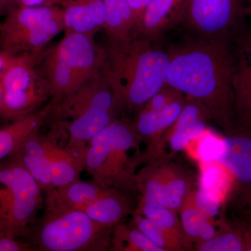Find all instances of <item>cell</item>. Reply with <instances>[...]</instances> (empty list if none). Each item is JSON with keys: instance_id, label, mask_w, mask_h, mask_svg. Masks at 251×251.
Segmentation results:
<instances>
[{"instance_id": "20", "label": "cell", "mask_w": 251, "mask_h": 251, "mask_svg": "<svg viewBox=\"0 0 251 251\" xmlns=\"http://www.w3.org/2000/svg\"><path fill=\"white\" fill-rule=\"evenodd\" d=\"M136 191L140 194L138 204L155 208H168V198L161 173L160 161L145 164L137 172Z\"/></svg>"}, {"instance_id": "23", "label": "cell", "mask_w": 251, "mask_h": 251, "mask_svg": "<svg viewBox=\"0 0 251 251\" xmlns=\"http://www.w3.org/2000/svg\"><path fill=\"white\" fill-rule=\"evenodd\" d=\"M196 190L193 188L191 191L179 211L183 228L194 244L209 239L214 230L213 220L208 218L198 206Z\"/></svg>"}, {"instance_id": "28", "label": "cell", "mask_w": 251, "mask_h": 251, "mask_svg": "<svg viewBox=\"0 0 251 251\" xmlns=\"http://www.w3.org/2000/svg\"><path fill=\"white\" fill-rule=\"evenodd\" d=\"M194 249L198 251H245L242 228H234L225 222L215 237L196 244Z\"/></svg>"}, {"instance_id": "31", "label": "cell", "mask_w": 251, "mask_h": 251, "mask_svg": "<svg viewBox=\"0 0 251 251\" xmlns=\"http://www.w3.org/2000/svg\"><path fill=\"white\" fill-rule=\"evenodd\" d=\"M30 244L0 232V251H32Z\"/></svg>"}, {"instance_id": "4", "label": "cell", "mask_w": 251, "mask_h": 251, "mask_svg": "<svg viewBox=\"0 0 251 251\" xmlns=\"http://www.w3.org/2000/svg\"><path fill=\"white\" fill-rule=\"evenodd\" d=\"M44 213L26 233L34 251H105L111 248L113 227L93 221L84 211L59 204L49 193Z\"/></svg>"}, {"instance_id": "40", "label": "cell", "mask_w": 251, "mask_h": 251, "mask_svg": "<svg viewBox=\"0 0 251 251\" xmlns=\"http://www.w3.org/2000/svg\"><path fill=\"white\" fill-rule=\"evenodd\" d=\"M1 11H2V9H1V4H0V13H1Z\"/></svg>"}, {"instance_id": "14", "label": "cell", "mask_w": 251, "mask_h": 251, "mask_svg": "<svg viewBox=\"0 0 251 251\" xmlns=\"http://www.w3.org/2000/svg\"><path fill=\"white\" fill-rule=\"evenodd\" d=\"M44 149L54 188L80 179L81 173L85 170L86 150L62 148L50 137H44Z\"/></svg>"}, {"instance_id": "26", "label": "cell", "mask_w": 251, "mask_h": 251, "mask_svg": "<svg viewBox=\"0 0 251 251\" xmlns=\"http://www.w3.org/2000/svg\"><path fill=\"white\" fill-rule=\"evenodd\" d=\"M113 251H163L131 225L114 226L111 248Z\"/></svg>"}, {"instance_id": "11", "label": "cell", "mask_w": 251, "mask_h": 251, "mask_svg": "<svg viewBox=\"0 0 251 251\" xmlns=\"http://www.w3.org/2000/svg\"><path fill=\"white\" fill-rule=\"evenodd\" d=\"M52 49L82 85L101 72L103 46L96 42L94 36L80 33L64 34L62 40Z\"/></svg>"}, {"instance_id": "15", "label": "cell", "mask_w": 251, "mask_h": 251, "mask_svg": "<svg viewBox=\"0 0 251 251\" xmlns=\"http://www.w3.org/2000/svg\"><path fill=\"white\" fill-rule=\"evenodd\" d=\"M52 105L50 101L39 110L16 119L0 128V161L14 153L26 140L39 133L50 120Z\"/></svg>"}, {"instance_id": "32", "label": "cell", "mask_w": 251, "mask_h": 251, "mask_svg": "<svg viewBox=\"0 0 251 251\" xmlns=\"http://www.w3.org/2000/svg\"><path fill=\"white\" fill-rule=\"evenodd\" d=\"M133 21L132 36L141 24L145 10L148 7V0H128Z\"/></svg>"}, {"instance_id": "10", "label": "cell", "mask_w": 251, "mask_h": 251, "mask_svg": "<svg viewBox=\"0 0 251 251\" xmlns=\"http://www.w3.org/2000/svg\"><path fill=\"white\" fill-rule=\"evenodd\" d=\"M232 85L237 128L251 134V25L233 41Z\"/></svg>"}, {"instance_id": "41", "label": "cell", "mask_w": 251, "mask_h": 251, "mask_svg": "<svg viewBox=\"0 0 251 251\" xmlns=\"http://www.w3.org/2000/svg\"><path fill=\"white\" fill-rule=\"evenodd\" d=\"M151 1V0H148V4H150V1Z\"/></svg>"}, {"instance_id": "39", "label": "cell", "mask_w": 251, "mask_h": 251, "mask_svg": "<svg viewBox=\"0 0 251 251\" xmlns=\"http://www.w3.org/2000/svg\"><path fill=\"white\" fill-rule=\"evenodd\" d=\"M1 87H0V100H1Z\"/></svg>"}, {"instance_id": "24", "label": "cell", "mask_w": 251, "mask_h": 251, "mask_svg": "<svg viewBox=\"0 0 251 251\" xmlns=\"http://www.w3.org/2000/svg\"><path fill=\"white\" fill-rule=\"evenodd\" d=\"M108 39H125L131 36L133 21L128 0H103Z\"/></svg>"}, {"instance_id": "38", "label": "cell", "mask_w": 251, "mask_h": 251, "mask_svg": "<svg viewBox=\"0 0 251 251\" xmlns=\"http://www.w3.org/2000/svg\"><path fill=\"white\" fill-rule=\"evenodd\" d=\"M248 16H249V18H251V4L250 7H249V11H248Z\"/></svg>"}, {"instance_id": "19", "label": "cell", "mask_w": 251, "mask_h": 251, "mask_svg": "<svg viewBox=\"0 0 251 251\" xmlns=\"http://www.w3.org/2000/svg\"><path fill=\"white\" fill-rule=\"evenodd\" d=\"M62 16L58 4L39 6H18L8 13L0 23V40L19 34L29 28L49 23Z\"/></svg>"}, {"instance_id": "36", "label": "cell", "mask_w": 251, "mask_h": 251, "mask_svg": "<svg viewBox=\"0 0 251 251\" xmlns=\"http://www.w3.org/2000/svg\"><path fill=\"white\" fill-rule=\"evenodd\" d=\"M242 230L245 243V251H251V234L243 228Z\"/></svg>"}, {"instance_id": "6", "label": "cell", "mask_w": 251, "mask_h": 251, "mask_svg": "<svg viewBox=\"0 0 251 251\" xmlns=\"http://www.w3.org/2000/svg\"><path fill=\"white\" fill-rule=\"evenodd\" d=\"M44 191L27 170L9 158L0 161V232L23 238L44 207Z\"/></svg>"}, {"instance_id": "9", "label": "cell", "mask_w": 251, "mask_h": 251, "mask_svg": "<svg viewBox=\"0 0 251 251\" xmlns=\"http://www.w3.org/2000/svg\"><path fill=\"white\" fill-rule=\"evenodd\" d=\"M224 153L219 162L230 173V200L240 209L251 204V134L237 128L225 134Z\"/></svg>"}, {"instance_id": "29", "label": "cell", "mask_w": 251, "mask_h": 251, "mask_svg": "<svg viewBox=\"0 0 251 251\" xmlns=\"http://www.w3.org/2000/svg\"><path fill=\"white\" fill-rule=\"evenodd\" d=\"M184 97L185 95L182 92L166 83L141 108L147 110L160 111L173 102L184 98Z\"/></svg>"}, {"instance_id": "2", "label": "cell", "mask_w": 251, "mask_h": 251, "mask_svg": "<svg viewBox=\"0 0 251 251\" xmlns=\"http://www.w3.org/2000/svg\"><path fill=\"white\" fill-rule=\"evenodd\" d=\"M103 49L101 72L123 110H139L166 85L169 54L153 41L134 36L108 39Z\"/></svg>"}, {"instance_id": "25", "label": "cell", "mask_w": 251, "mask_h": 251, "mask_svg": "<svg viewBox=\"0 0 251 251\" xmlns=\"http://www.w3.org/2000/svg\"><path fill=\"white\" fill-rule=\"evenodd\" d=\"M138 214L146 217L151 222L179 238L184 244L186 251L195 250L193 242L185 232L179 218V213L168 208H155L138 204L135 208L133 215Z\"/></svg>"}, {"instance_id": "33", "label": "cell", "mask_w": 251, "mask_h": 251, "mask_svg": "<svg viewBox=\"0 0 251 251\" xmlns=\"http://www.w3.org/2000/svg\"><path fill=\"white\" fill-rule=\"evenodd\" d=\"M62 0H19L18 6H39L44 5L59 4Z\"/></svg>"}, {"instance_id": "22", "label": "cell", "mask_w": 251, "mask_h": 251, "mask_svg": "<svg viewBox=\"0 0 251 251\" xmlns=\"http://www.w3.org/2000/svg\"><path fill=\"white\" fill-rule=\"evenodd\" d=\"M160 168L168 198V208L179 213L185 200L194 188L192 177L182 167L168 163V159L160 161Z\"/></svg>"}, {"instance_id": "12", "label": "cell", "mask_w": 251, "mask_h": 251, "mask_svg": "<svg viewBox=\"0 0 251 251\" xmlns=\"http://www.w3.org/2000/svg\"><path fill=\"white\" fill-rule=\"evenodd\" d=\"M64 34L80 33L94 36L106 23L103 0H62Z\"/></svg>"}, {"instance_id": "27", "label": "cell", "mask_w": 251, "mask_h": 251, "mask_svg": "<svg viewBox=\"0 0 251 251\" xmlns=\"http://www.w3.org/2000/svg\"><path fill=\"white\" fill-rule=\"evenodd\" d=\"M130 225L142 232L149 240L163 251H186L179 238L173 235L151 222L146 217L138 214L133 215Z\"/></svg>"}, {"instance_id": "7", "label": "cell", "mask_w": 251, "mask_h": 251, "mask_svg": "<svg viewBox=\"0 0 251 251\" xmlns=\"http://www.w3.org/2000/svg\"><path fill=\"white\" fill-rule=\"evenodd\" d=\"M45 51L11 57L0 77L1 120L13 121L39 110L50 100L49 84L39 67Z\"/></svg>"}, {"instance_id": "8", "label": "cell", "mask_w": 251, "mask_h": 251, "mask_svg": "<svg viewBox=\"0 0 251 251\" xmlns=\"http://www.w3.org/2000/svg\"><path fill=\"white\" fill-rule=\"evenodd\" d=\"M251 0H188L181 25L193 36L233 42L247 27Z\"/></svg>"}, {"instance_id": "34", "label": "cell", "mask_w": 251, "mask_h": 251, "mask_svg": "<svg viewBox=\"0 0 251 251\" xmlns=\"http://www.w3.org/2000/svg\"><path fill=\"white\" fill-rule=\"evenodd\" d=\"M13 55L0 49V77L4 73L5 69L11 60Z\"/></svg>"}, {"instance_id": "5", "label": "cell", "mask_w": 251, "mask_h": 251, "mask_svg": "<svg viewBox=\"0 0 251 251\" xmlns=\"http://www.w3.org/2000/svg\"><path fill=\"white\" fill-rule=\"evenodd\" d=\"M142 142L133 121L119 117L89 142L85 171L102 186L128 194L135 192L139 155L130 153L133 150L139 151Z\"/></svg>"}, {"instance_id": "18", "label": "cell", "mask_w": 251, "mask_h": 251, "mask_svg": "<svg viewBox=\"0 0 251 251\" xmlns=\"http://www.w3.org/2000/svg\"><path fill=\"white\" fill-rule=\"evenodd\" d=\"M7 158L24 167L44 193L54 189L49 162L44 155V137L33 135Z\"/></svg>"}, {"instance_id": "17", "label": "cell", "mask_w": 251, "mask_h": 251, "mask_svg": "<svg viewBox=\"0 0 251 251\" xmlns=\"http://www.w3.org/2000/svg\"><path fill=\"white\" fill-rule=\"evenodd\" d=\"M130 194L108 187L84 211L89 217L104 226L114 227L128 215H133Z\"/></svg>"}, {"instance_id": "13", "label": "cell", "mask_w": 251, "mask_h": 251, "mask_svg": "<svg viewBox=\"0 0 251 251\" xmlns=\"http://www.w3.org/2000/svg\"><path fill=\"white\" fill-rule=\"evenodd\" d=\"M188 0H151L141 24L132 36L154 42L170 29L181 25Z\"/></svg>"}, {"instance_id": "37", "label": "cell", "mask_w": 251, "mask_h": 251, "mask_svg": "<svg viewBox=\"0 0 251 251\" xmlns=\"http://www.w3.org/2000/svg\"><path fill=\"white\" fill-rule=\"evenodd\" d=\"M248 209H249V224H247V226H244L242 227L244 230L247 231V232H249V234H251V204L248 207Z\"/></svg>"}, {"instance_id": "1", "label": "cell", "mask_w": 251, "mask_h": 251, "mask_svg": "<svg viewBox=\"0 0 251 251\" xmlns=\"http://www.w3.org/2000/svg\"><path fill=\"white\" fill-rule=\"evenodd\" d=\"M168 52L166 83L204 103L224 135L235 131L233 42L191 36Z\"/></svg>"}, {"instance_id": "3", "label": "cell", "mask_w": 251, "mask_h": 251, "mask_svg": "<svg viewBox=\"0 0 251 251\" xmlns=\"http://www.w3.org/2000/svg\"><path fill=\"white\" fill-rule=\"evenodd\" d=\"M122 110L100 72L67 98L53 104L50 119L52 130L67 133V148L85 151L89 142L119 118Z\"/></svg>"}, {"instance_id": "35", "label": "cell", "mask_w": 251, "mask_h": 251, "mask_svg": "<svg viewBox=\"0 0 251 251\" xmlns=\"http://www.w3.org/2000/svg\"><path fill=\"white\" fill-rule=\"evenodd\" d=\"M2 11H6L7 13L18 7L19 0H0Z\"/></svg>"}, {"instance_id": "30", "label": "cell", "mask_w": 251, "mask_h": 251, "mask_svg": "<svg viewBox=\"0 0 251 251\" xmlns=\"http://www.w3.org/2000/svg\"><path fill=\"white\" fill-rule=\"evenodd\" d=\"M196 202L199 209L209 219L214 220L220 205L219 196L203 187L196 190Z\"/></svg>"}, {"instance_id": "16", "label": "cell", "mask_w": 251, "mask_h": 251, "mask_svg": "<svg viewBox=\"0 0 251 251\" xmlns=\"http://www.w3.org/2000/svg\"><path fill=\"white\" fill-rule=\"evenodd\" d=\"M40 65L41 72L49 84L51 96L50 101L52 103H58L82 85L53 49L45 51Z\"/></svg>"}, {"instance_id": "21", "label": "cell", "mask_w": 251, "mask_h": 251, "mask_svg": "<svg viewBox=\"0 0 251 251\" xmlns=\"http://www.w3.org/2000/svg\"><path fill=\"white\" fill-rule=\"evenodd\" d=\"M108 187L92 181L80 179L48 191L50 195L63 206L75 210L85 211L86 208L100 197Z\"/></svg>"}]
</instances>
